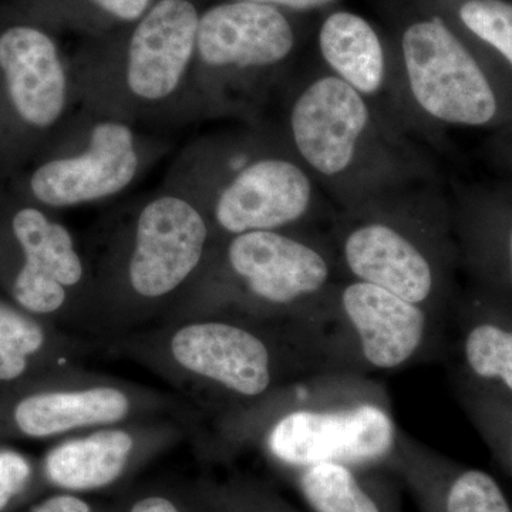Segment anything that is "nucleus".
Returning a JSON list of instances; mask_svg holds the SVG:
<instances>
[{
    "label": "nucleus",
    "mask_w": 512,
    "mask_h": 512,
    "mask_svg": "<svg viewBox=\"0 0 512 512\" xmlns=\"http://www.w3.org/2000/svg\"><path fill=\"white\" fill-rule=\"evenodd\" d=\"M36 318L19 306L0 301V383L22 379L33 360L45 355L50 345L73 340L50 339L49 332Z\"/></svg>",
    "instance_id": "21"
},
{
    "label": "nucleus",
    "mask_w": 512,
    "mask_h": 512,
    "mask_svg": "<svg viewBox=\"0 0 512 512\" xmlns=\"http://www.w3.org/2000/svg\"><path fill=\"white\" fill-rule=\"evenodd\" d=\"M460 328L464 379L512 399V306L474 305Z\"/></svg>",
    "instance_id": "18"
},
{
    "label": "nucleus",
    "mask_w": 512,
    "mask_h": 512,
    "mask_svg": "<svg viewBox=\"0 0 512 512\" xmlns=\"http://www.w3.org/2000/svg\"><path fill=\"white\" fill-rule=\"evenodd\" d=\"M293 47L291 23L275 6L232 0L205 10L192 69L195 117L227 109L232 93L284 63Z\"/></svg>",
    "instance_id": "11"
},
{
    "label": "nucleus",
    "mask_w": 512,
    "mask_h": 512,
    "mask_svg": "<svg viewBox=\"0 0 512 512\" xmlns=\"http://www.w3.org/2000/svg\"><path fill=\"white\" fill-rule=\"evenodd\" d=\"M251 2L265 3L271 6H284L295 10H309L328 5L333 0H251Z\"/></svg>",
    "instance_id": "29"
},
{
    "label": "nucleus",
    "mask_w": 512,
    "mask_h": 512,
    "mask_svg": "<svg viewBox=\"0 0 512 512\" xmlns=\"http://www.w3.org/2000/svg\"><path fill=\"white\" fill-rule=\"evenodd\" d=\"M72 66L52 30L0 9V185L19 174L76 109Z\"/></svg>",
    "instance_id": "8"
},
{
    "label": "nucleus",
    "mask_w": 512,
    "mask_h": 512,
    "mask_svg": "<svg viewBox=\"0 0 512 512\" xmlns=\"http://www.w3.org/2000/svg\"><path fill=\"white\" fill-rule=\"evenodd\" d=\"M80 10L76 25L106 28L113 25H131L137 22L153 5V0H18V8L37 22L52 30L66 25L77 6ZM74 25V26H76Z\"/></svg>",
    "instance_id": "22"
},
{
    "label": "nucleus",
    "mask_w": 512,
    "mask_h": 512,
    "mask_svg": "<svg viewBox=\"0 0 512 512\" xmlns=\"http://www.w3.org/2000/svg\"><path fill=\"white\" fill-rule=\"evenodd\" d=\"M460 397L466 412L487 441L512 471V399L464 379Z\"/></svg>",
    "instance_id": "23"
},
{
    "label": "nucleus",
    "mask_w": 512,
    "mask_h": 512,
    "mask_svg": "<svg viewBox=\"0 0 512 512\" xmlns=\"http://www.w3.org/2000/svg\"><path fill=\"white\" fill-rule=\"evenodd\" d=\"M198 9L157 0L123 35L70 59L76 106L136 126L194 120Z\"/></svg>",
    "instance_id": "4"
},
{
    "label": "nucleus",
    "mask_w": 512,
    "mask_h": 512,
    "mask_svg": "<svg viewBox=\"0 0 512 512\" xmlns=\"http://www.w3.org/2000/svg\"><path fill=\"white\" fill-rule=\"evenodd\" d=\"M214 244L207 218L184 195L164 187L134 202L90 258L96 333L110 339L163 322Z\"/></svg>",
    "instance_id": "3"
},
{
    "label": "nucleus",
    "mask_w": 512,
    "mask_h": 512,
    "mask_svg": "<svg viewBox=\"0 0 512 512\" xmlns=\"http://www.w3.org/2000/svg\"><path fill=\"white\" fill-rule=\"evenodd\" d=\"M191 424L177 419L138 421L67 437L46 454L43 474L63 493L111 490L183 440Z\"/></svg>",
    "instance_id": "14"
},
{
    "label": "nucleus",
    "mask_w": 512,
    "mask_h": 512,
    "mask_svg": "<svg viewBox=\"0 0 512 512\" xmlns=\"http://www.w3.org/2000/svg\"><path fill=\"white\" fill-rule=\"evenodd\" d=\"M167 147L136 124L76 107L5 187L52 212L101 204L133 187Z\"/></svg>",
    "instance_id": "7"
},
{
    "label": "nucleus",
    "mask_w": 512,
    "mask_h": 512,
    "mask_svg": "<svg viewBox=\"0 0 512 512\" xmlns=\"http://www.w3.org/2000/svg\"><path fill=\"white\" fill-rule=\"evenodd\" d=\"M402 50L410 93L431 119L470 127L494 119L498 104L490 80L443 20L413 23Z\"/></svg>",
    "instance_id": "13"
},
{
    "label": "nucleus",
    "mask_w": 512,
    "mask_h": 512,
    "mask_svg": "<svg viewBox=\"0 0 512 512\" xmlns=\"http://www.w3.org/2000/svg\"><path fill=\"white\" fill-rule=\"evenodd\" d=\"M12 417L16 429L30 439L76 436L138 421L177 419L194 423V412L180 396L87 372L23 397Z\"/></svg>",
    "instance_id": "12"
},
{
    "label": "nucleus",
    "mask_w": 512,
    "mask_h": 512,
    "mask_svg": "<svg viewBox=\"0 0 512 512\" xmlns=\"http://www.w3.org/2000/svg\"><path fill=\"white\" fill-rule=\"evenodd\" d=\"M387 394L355 373L319 372L217 421L221 453L258 444L269 460L295 473L322 463L389 467L399 443Z\"/></svg>",
    "instance_id": "1"
},
{
    "label": "nucleus",
    "mask_w": 512,
    "mask_h": 512,
    "mask_svg": "<svg viewBox=\"0 0 512 512\" xmlns=\"http://www.w3.org/2000/svg\"><path fill=\"white\" fill-rule=\"evenodd\" d=\"M30 512H104L97 510L92 503L86 500L83 495L63 493L57 491L56 494L45 498L42 503L33 507Z\"/></svg>",
    "instance_id": "28"
},
{
    "label": "nucleus",
    "mask_w": 512,
    "mask_h": 512,
    "mask_svg": "<svg viewBox=\"0 0 512 512\" xmlns=\"http://www.w3.org/2000/svg\"><path fill=\"white\" fill-rule=\"evenodd\" d=\"M0 275L15 305L96 333L93 266L55 212L0 185Z\"/></svg>",
    "instance_id": "10"
},
{
    "label": "nucleus",
    "mask_w": 512,
    "mask_h": 512,
    "mask_svg": "<svg viewBox=\"0 0 512 512\" xmlns=\"http://www.w3.org/2000/svg\"><path fill=\"white\" fill-rule=\"evenodd\" d=\"M505 259H507L508 285L512 296V225L508 232L507 242H505Z\"/></svg>",
    "instance_id": "30"
},
{
    "label": "nucleus",
    "mask_w": 512,
    "mask_h": 512,
    "mask_svg": "<svg viewBox=\"0 0 512 512\" xmlns=\"http://www.w3.org/2000/svg\"><path fill=\"white\" fill-rule=\"evenodd\" d=\"M165 188L200 208L215 244L258 231H293L312 208L301 164L252 140L202 137L175 158Z\"/></svg>",
    "instance_id": "6"
},
{
    "label": "nucleus",
    "mask_w": 512,
    "mask_h": 512,
    "mask_svg": "<svg viewBox=\"0 0 512 512\" xmlns=\"http://www.w3.org/2000/svg\"><path fill=\"white\" fill-rule=\"evenodd\" d=\"M390 468L402 474L427 512H512L491 474L458 467L400 431Z\"/></svg>",
    "instance_id": "17"
},
{
    "label": "nucleus",
    "mask_w": 512,
    "mask_h": 512,
    "mask_svg": "<svg viewBox=\"0 0 512 512\" xmlns=\"http://www.w3.org/2000/svg\"><path fill=\"white\" fill-rule=\"evenodd\" d=\"M192 488L211 512H296L271 491L241 478L204 480Z\"/></svg>",
    "instance_id": "24"
},
{
    "label": "nucleus",
    "mask_w": 512,
    "mask_h": 512,
    "mask_svg": "<svg viewBox=\"0 0 512 512\" xmlns=\"http://www.w3.org/2000/svg\"><path fill=\"white\" fill-rule=\"evenodd\" d=\"M340 256L356 281L377 285L436 316L443 282L436 255L423 238L399 222L370 218L340 239Z\"/></svg>",
    "instance_id": "15"
},
{
    "label": "nucleus",
    "mask_w": 512,
    "mask_h": 512,
    "mask_svg": "<svg viewBox=\"0 0 512 512\" xmlns=\"http://www.w3.org/2000/svg\"><path fill=\"white\" fill-rule=\"evenodd\" d=\"M109 342L111 352L146 367L191 399L218 404L222 413L325 372L296 330L229 316L167 320Z\"/></svg>",
    "instance_id": "2"
},
{
    "label": "nucleus",
    "mask_w": 512,
    "mask_h": 512,
    "mask_svg": "<svg viewBox=\"0 0 512 512\" xmlns=\"http://www.w3.org/2000/svg\"><path fill=\"white\" fill-rule=\"evenodd\" d=\"M369 124L365 96L336 76L313 80L289 111L296 154L316 174L328 178L352 167Z\"/></svg>",
    "instance_id": "16"
},
{
    "label": "nucleus",
    "mask_w": 512,
    "mask_h": 512,
    "mask_svg": "<svg viewBox=\"0 0 512 512\" xmlns=\"http://www.w3.org/2000/svg\"><path fill=\"white\" fill-rule=\"evenodd\" d=\"M323 59L362 96H375L386 82V57L375 29L355 13L330 15L319 33Z\"/></svg>",
    "instance_id": "19"
},
{
    "label": "nucleus",
    "mask_w": 512,
    "mask_h": 512,
    "mask_svg": "<svg viewBox=\"0 0 512 512\" xmlns=\"http://www.w3.org/2000/svg\"><path fill=\"white\" fill-rule=\"evenodd\" d=\"M12 500V495L6 493V491L3 490V488H0V512L6 510V508H8V505L12 503Z\"/></svg>",
    "instance_id": "31"
},
{
    "label": "nucleus",
    "mask_w": 512,
    "mask_h": 512,
    "mask_svg": "<svg viewBox=\"0 0 512 512\" xmlns=\"http://www.w3.org/2000/svg\"><path fill=\"white\" fill-rule=\"evenodd\" d=\"M367 471L322 463L292 473L312 512H394L386 491Z\"/></svg>",
    "instance_id": "20"
},
{
    "label": "nucleus",
    "mask_w": 512,
    "mask_h": 512,
    "mask_svg": "<svg viewBox=\"0 0 512 512\" xmlns=\"http://www.w3.org/2000/svg\"><path fill=\"white\" fill-rule=\"evenodd\" d=\"M104 512H211L201 498L191 490L171 487H147L134 491L113 510Z\"/></svg>",
    "instance_id": "26"
},
{
    "label": "nucleus",
    "mask_w": 512,
    "mask_h": 512,
    "mask_svg": "<svg viewBox=\"0 0 512 512\" xmlns=\"http://www.w3.org/2000/svg\"><path fill=\"white\" fill-rule=\"evenodd\" d=\"M32 478V466L22 454L0 450V488L13 498L18 497Z\"/></svg>",
    "instance_id": "27"
},
{
    "label": "nucleus",
    "mask_w": 512,
    "mask_h": 512,
    "mask_svg": "<svg viewBox=\"0 0 512 512\" xmlns=\"http://www.w3.org/2000/svg\"><path fill=\"white\" fill-rule=\"evenodd\" d=\"M332 275L329 256L295 231L237 235L214 244L163 322L229 316L293 328L332 288Z\"/></svg>",
    "instance_id": "5"
},
{
    "label": "nucleus",
    "mask_w": 512,
    "mask_h": 512,
    "mask_svg": "<svg viewBox=\"0 0 512 512\" xmlns=\"http://www.w3.org/2000/svg\"><path fill=\"white\" fill-rule=\"evenodd\" d=\"M429 311L394 293L352 279L332 286L293 329L325 372H386L416 362L433 342Z\"/></svg>",
    "instance_id": "9"
},
{
    "label": "nucleus",
    "mask_w": 512,
    "mask_h": 512,
    "mask_svg": "<svg viewBox=\"0 0 512 512\" xmlns=\"http://www.w3.org/2000/svg\"><path fill=\"white\" fill-rule=\"evenodd\" d=\"M464 25L497 49L512 66V5L504 0H467L460 8Z\"/></svg>",
    "instance_id": "25"
}]
</instances>
